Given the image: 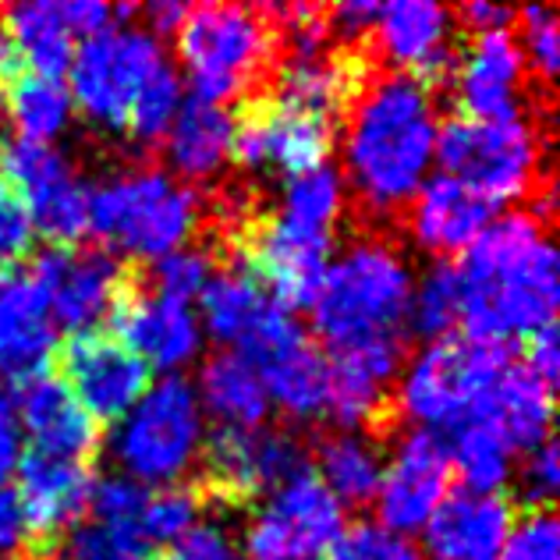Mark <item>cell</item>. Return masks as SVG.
<instances>
[{
    "label": "cell",
    "instance_id": "cell-34",
    "mask_svg": "<svg viewBox=\"0 0 560 560\" xmlns=\"http://www.w3.org/2000/svg\"><path fill=\"white\" fill-rule=\"evenodd\" d=\"M345 213V178L341 171L323 164L308 174H299L284 185V202H280V217L291 224L334 234L337 220Z\"/></svg>",
    "mask_w": 560,
    "mask_h": 560
},
{
    "label": "cell",
    "instance_id": "cell-18",
    "mask_svg": "<svg viewBox=\"0 0 560 560\" xmlns=\"http://www.w3.org/2000/svg\"><path fill=\"white\" fill-rule=\"evenodd\" d=\"M451 447L440 433L408 430L394 447V462L383 468L376 508L380 525L397 536L419 533L451 493Z\"/></svg>",
    "mask_w": 560,
    "mask_h": 560
},
{
    "label": "cell",
    "instance_id": "cell-36",
    "mask_svg": "<svg viewBox=\"0 0 560 560\" xmlns=\"http://www.w3.org/2000/svg\"><path fill=\"white\" fill-rule=\"evenodd\" d=\"M217 253H220L217 245H210V248H188L185 245V248H178V253L156 259L150 270H142V280L150 291L188 305L191 299H199L202 288L210 284V277L220 270Z\"/></svg>",
    "mask_w": 560,
    "mask_h": 560
},
{
    "label": "cell",
    "instance_id": "cell-26",
    "mask_svg": "<svg viewBox=\"0 0 560 560\" xmlns=\"http://www.w3.org/2000/svg\"><path fill=\"white\" fill-rule=\"evenodd\" d=\"M171 178L185 185H210L231 160V114L206 100H182L167 131Z\"/></svg>",
    "mask_w": 560,
    "mask_h": 560
},
{
    "label": "cell",
    "instance_id": "cell-4",
    "mask_svg": "<svg viewBox=\"0 0 560 560\" xmlns=\"http://www.w3.org/2000/svg\"><path fill=\"white\" fill-rule=\"evenodd\" d=\"M178 54L196 100L224 107L273 79L280 47L262 8L199 4L178 28Z\"/></svg>",
    "mask_w": 560,
    "mask_h": 560
},
{
    "label": "cell",
    "instance_id": "cell-5",
    "mask_svg": "<svg viewBox=\"0 0 560 560\" xmlns=\"http://www.w3.org/2000/svg\"><path fill=\"white\" fill-rule=\"evenodd\" d=\"M547 150L550 136L525 114L508 121L454 114L436 128L433 160L447 178L462 182L497 210L504 202L528 199L553 182L550 164H542Z\"/></svg>",
    "mask_w": 560,
    "mask_h": 560
},
{
    "label": "cell",
    "instance_id": "cell-33",
    "mask_svg": "<svg viewBox=\"0 0 560 560\" xmlns=\"http://www.w3.org/2000/svg\"><path fill=\"white\" fill-rule=\"evenodd\" d=\"M458 323H462L458 267L440 259L419 277V284L411 288L408 327L419 337H425V341H440V337H451V330L458 327Z\"/></svg>",
    "mask_w": 560,
    "mask_h": 560
},
{
    "label": "cell",
    "instance_id": "cell-50",
    "mask_svg": "<svg viewBox=\"0 0 560 560\" xmlns=\"http://www.w3.org/2000/svg\"><path fill=\"white\" fill-rule=\"evenodd\" d=\"M22 539H25V525H22L19 500H14V490L0 486V557L19 550Z\"/></svg>",
    "mask_w": 560,
    "mask_h": 560
},
{
    "label": "cell",
    "instance_id": "cell-8",
    "mask_svg": "<svg viewBox=\"0 0 560 560\" xmlns=\"http://www.w3.org/2000/svg\"><path fill=\"white\" fill-rule=\"evenodd\" d=\"M511 362L514 351L508 345H482L468 337L430 341L401 376L394 397L397 416L419 422L416 430H458Z\"/></svg>",
    "mask_w": 560,
    "mask_h": 560
},
{
    "label": "cell",
    "instance_id": "cell-38",
    "mask_svg": "<svg viewBox=\"0 0 560 560\" xmlns=\"http://www.w3.org/2000/svg\"><path fill=\"white\" fill-rule=\"evenodd\" d=\"M202 497L196 490V482H178V486H164V490L150 493L142 511V536L145 542H178L188 528H196L202 518Z\"/></svg>",
    "mask_w": 560,
    "mask_h": 560
},
{
    "label": "cell",
    "instance_id": "cell-42",
    "mask_svg": "<svg viewBox=\"0 0 560 560\" xmlns=\"http://www.w3.org/2000/svg\"><path fill=\"white\" fill-rule=\"evenodd\" d=\"M557 486H560V468H557V444L550 436L539 447L525 451V462L518 468V504H525V511H553Z\"/></svg>",
    "mask_w": 560,
    "mask_h": 560
},
{
    "label": "cell",
    "instance_id": "cell-9",
    "mask_svg": "<svg viewBox=\"0 0 560 560\" xmlns=\"http://www.w3.org/2000/svg\"><path fill=\"white\" fill-rule=\"evenodd\" d=\"M202 476L196 490L206 508L253 511L288 479L308 468V451L294 430H231L202 436Z\"/></svg>",
    "mask_w": 560,
    "mask_h": 560
},
{
    "label": "cell",
    "instance_id": "cell-45",
    "mask_svg": "<svg viewBox=\"0 0 560 560\" xmlns=\"http://www.w3.org/2000/svg\"><path fill=\"white\" fill-rule=\"evenodd\" d=\"M522 365L528 373H536L542 383H557V370H560V341H557V323L542 327L536 334H528L522 341Z\"/></svg>",
    "mask_w": 560,
    "mask_h": 560
},
{
    "label": "cell",
    "instance_id": "cell-22",
    "mask_svg": "<svg viewBox=\"0 0 560 560\" xmlns=\"http://www.w3.org/2000/svg\"><path fill=\"white\" fill-rule=\"evenodd\" d=\"M54 319L39 284L28 267H11L0 273V380L25 383L47 373L54 355Z\"/></svg>",
    "mask_w": 560,
    "mask_h": 560
},
{
    "label": "cell",
    "instance_id": "cell-49",
    "mask_svg": "<svg viewBox=\"0 0 560 560\" xmlns=\"http://www.w3.org/2000/svg\"><path fill=\"white\" fill-rule=\"evenodd\" d=\"M139 14L150 25V36H174L182 28V22L188 19V4H178V0H153V4L139 8Z\"/></svg>",
    "mask_w": 560,
    "mask_h": 560
},
{
    "label": "cell",
    "instance_id": "cell-53",
    "mask_svg": "<svg viewBox=\"0 0 560 560\" xmlns=\"http://www.w3.org/2000/svg\"><path fill=\"white\" fill-rule=\"evenodd\" d=\"M128 560H164V557H156V553H139V557H128Z\"/></svg>",
    "mask_w": 560,
    "mask_h": 560
},
{
    "label": "cell",
    "instance_id": "cell-32",
    "mask_svg": "<svg viewBox=\"0 0 560 560\" xmlns=\"http://www.w3.org/2000/svg\"><path fill=\"white\" fill-rule=\"evenodd\" d=\"M504 436L486 422H465L454 430L451 468H458L465 490L471 493H500L514 476V458Z\"/></svg>",
    "mask_w": 560,
    "mask_h": 560
},
{
    "label": "cell",
    "instance_id": "cell-14",
    "mask_svg": "<svg viewBox=\"0 0 560 560\" xmlns=\"http://www.w3.org/2000/svg\"><path fill=\"white\" fill-rule=\"evenodd\" d=\"M337 128L291 110L273 96H248L231 114V160L245 174H284L299 178L327 164Z\"/></svg>",
    "mask_w": 560,
    "mask_h": 560
},
{
    "label": "cell",
    "instance_id": "cell-41",
    "mask_svg": "<svg viewBox=\"0 0 560 560\" xmlns=\"http://www.w3.org/2000/svg\"><path fill=\"white\" fill-rule=\"evenodd\" d=\"M497 560H560V528L553 511H522Z\"/></svg>",
    "mask_w": 560,
    "mask_h": 560
},
{
    "label": "cell",
    "instance_id": "cell-31",
    "mask_svg": "<svg viewBox=\"0 0 560 560\" xmlns=\"http://www.w3.org/2000/svg\"><path fill=\"white\" fill-rule=\"evenodd\" d=\"M8 121L19 128V139L54 145L71 121V96L61 79L22 71L19 79L8 82Z\"/></svg>",
    "mask_w": 560,
    "mask_h": 560
},
{
    "label": "cell",
    "instance_id": "cell-3",
    "mask_svg": "<svg viewBox=\"0 0 560 560\" xmlns=\"http://www.w3.org/2000/svg\"><path fill=\"white\" fill-rule=\"evenodd\" d=\"M411 270L405 256L383 238H359L334 259L313 302V323L323 355L383 341H405Z\"/></svg>",
    "mask_w": 560,
    "mask_h": 560
},
{
    "label": "cell",
    "instance_id": "cell-13",
    "mask_svg": "<svg viewBox=\"0 0 560 560\" xmlns=\"http://www.w3.org/2000/svg\"><path fill=\"white\" fill-rule=\"evenodd\" d=\"M0 182L25 206L33 231L57 248L79 245L90 234V188L57 145L14 139L0 150Z\"/></svg>",
    "mask_w": 560,
    "mask_h": 560
},
{
    "label": "cell",
    "instance_id": "cell-20",
    "mask_svg": "<svg viewBox=\"0 0 560 560\" xmlns=\"http://www.w3.org/2000/svg\"><path fill=\"white\" fill-rule=\"evenodd\" d=\"M14 411L39 454L90 465L103 447V430L54 373H36L19 383Z\"/></svg>",
    "mask_w": 560,
    "mask_h": 560
},
{
    "label": "cell",
    "instance_id": "cell-39",
    "mask_svg": "<svg viewBox=\"0 0 560 560\" xmlns=\"http://www.w3.org/2000/svg\"><path fill=\"white\" fill-rule=\"evenodd\" d=\"M323 560H422V553L408 536H397L376 522H359L337 536Z\"/></svg>",
    "mask_w": 560,
    "mask_h": 560
},
{
    "label": "cell",
    "instance_id": "cell-52",
    "mask_svg": "<svg viewBox=\"0 0 560 560\" xmlns=\"http://www.w3.org/2000/svg\"><path fill=\"white\" fill-rule=\"evenodd\" d=\"M8 103H4V93H0V150H4V142H8Z\"/></svg>",
    "mask_w": 560,
    "mask_h": 560
},
{
    "label": "cell",
    "instance_id": "cell-25",
    "mask_svg": "<svg viewBox=\"0 0 560 560\" xmlns=\"http://www.w3.org/2000/svg\"><path fill=\"white\" fill-rule=\"evenodd\" d=\"M468 422H486L504 436L511 451H533L550 440L553 422V387L528 373L522 362H511L497 383L482 394Z\"/></svg>",
    "mask_w": 560,
    "mask_h": 560
},
{
    "label": "cell",
    "instance_id": "cell-12",
    "mask_svg": "<svg viewBox=\"0 0 560 560\" xmlns=\"http://www.w3.org/2000/svg\"><path fill=\"white\" fill-rule=\"evenodd\" d=\"M238 351L256 365L267 397L284 416L294 422L327 419L330 362L288 308L273 305Z\"/></svg>",
    "mask_w": 560,
    "mask_h": 560
},
{
    "label": "cell",
    "instance_id": "cell-17",
    "mask_svg": "<svg viewBox=\"0 0 560 560\" xmlns=\"http://www.w3.org/2000/svg\"><path fill=\"white\" fill-rule=\"evenodd\" d=\"M110 334L125 348L136 351L150 365V373L160 370L167 376H178V370H185L202 348V327L196 313L185 302L164 299V294L145 288L142 270L136 267H131L125 288L110 308Z\"/></svg>",
    "mask_w": 560,
    "mask_h": 560
},
{
    "label": "cell",
    "instance_id": "cell-44",
    "mask_svg": "<svg viewBox=\"0 0 560 560\" xmlns=\"http://www.w3.org/2000/svg\"><path fill=\"white\" fill-rule=\"evenodd\" d=\"M164 560H242V542L220 522H199L174 542Z\"/></svg>",
    "mask_w": 560,
    "mask_h": 560
},
{
    "label": "cell",
    "instance_id": "cell-46",
    "mask_svg": "<svg viewBox=\"0 0 560 560\" xmlns=\"http://www.w3.org/2000/svg\"><path fill=\"white\" fill-rule=\"evenodd\" d=\"M61 14L68 22L71 39H82V43L114 28V19H117V11L110 4H100V0H68V4H61Z\"/></svg>",
    "mask_w": 560,
    "mask_h": 560
},
{
    "label": "cell",
    "instance_id": "cell-21",
    "mask_svg": "<svg viewBox=\"0 0 560 560\" xmlns=\"http://www.w3.org/2000/svg\"><path fill=\"white\" fill-rule=\"evenodd\" d=\"M525 61L511 28L479 33L462 50L454 90L465 117L479 121H508L522 117V90H525Z\"/></svg>",
    "mask_w": 560,
    "mask_h": 560
},
{
    "label": "cell",
    "instance_id": "cell-28",
    "mask_svg": "<svg viewBox=\"0 0 560 560\" xmlns=\"http://www.w3.org/2000/svg\"><path fill=\"white\" fill-rule=\"evenodd\" d=\"M202 323L217 345L242 348L277 305L253 277L238 267H220L202 288Z\"/></svg>",
    "mask_w": 560,
    "mask_h": 560
},
{
    "label": "cell",
    "instance_id": "cell-19",
    "mask_svg": "<svg viewBox=\"0 0 560 560\" xmlns=\"http://www.w3.org/2000/svg\"><path fill=\"white\" fill-rule=\"evenodd\" d=\"M14 476H19L14 500H19L25 533L33 539V557H54L68 528H75L90 511L96 479L93 468L25 451L14 465Z\"/></svg>",
    "mask_w": 560,
    "mask_h": 560
},
{
    "label": "cell",
    "instance_id": "cell-54",
    "mask_svg": "<svg viewBox=\"0 0 560 560\" xmlns=\"http://www.w3.org/2000/svg\"><path fill=\"white\" fill-rule=\"evenodd\" d=\"M28 560H54V557H28Z\"/></svg>",
    "mask_w": 560,
    "mask_h": 560
},
{
    "label": "cell",
    "instance_id": "cell-1",
    "mask_svg": "<svg viewBox=\"0 0 560 560\" xmlns=\"http://www.w3.org/2000/svg\"><path fill=\"white\" fill-rule=\"evenodd\" d=\"M458 267L468 341L508 345L550 327L557 313V248L550 224L528 210L490 220Z\"/></svg>",
    "mask_w": 560,
    "mask_h": 560
},
{
    "label": "cell",
    "instance_id": "cell-7",
    "mask_svg": "<svg viewBox=\"0 0 560 560\" xmlns=\"http://www.w3.org/2000/svg\"><path fill=\"white\" fill-rule=\"evenodd\" d=\"M202 408L185 376H164L114 425L110 454L139 486H178L202 451Z\"/></svg>",
    "mask_w": 560,
    "mask_h": 560
},
{
    "label": "cell",
    "instance_id": "cell-27",
    "mask_svg": "<svg viewBox=\"0 0 560 560\" xmlns=\"http://www.w3.org/2000/svg\"><path fill=\"white\" fill-rule=\"evenodd\" d=\"M199 408L217 419V425L231 430H262L270 416V397L256 365L242 351H217L199 370Z\"/></svg>",
    "mask_w": 560,
    "mask_h": 560
},
{
    "label": "cell",
    "instance_id": "cell-16",
    "mask_svg": "<svg viewBox=\"0 0 560 560\" xmlns=\"http://www.w3.org/2000/svg\"><path fill=\"white\" fill-rule=\"evenodd\" d=\"M28 273H33L43 299H47L50 319L61 323L71 334H79L96 330V323L110 316L131 267H125L107 248L50 245L33 259Z\"/></svg>",
    "mask_w": 560,
    "mask_h": 560
},
{
    "label": "cell",
    "instance_id": "cell-37",
    "mask_svg": "<svg viewBox=\"0 0 560 560\" xmlns=\"http://www.w3.org/2000/svg\"><path fill=\"white\" fill-rule=\"evenodd\" d=\"M514 22H518V50L525 71L533 75L542 90H550V82L560 71V19L557 11L547 4H533L514 11Z\"/></svg>",
    "mask_w": 560,
    "mask_h": 560
},
{
    "label": "cell",
    "instance_id": "cell-6",
    "mask_svg": "<svg viewBox=\"0 0 560 560\" xmlns=\"http://www.w3.org/2000/svg\"><path fill=\"white\" fill-rule=\"evenodd\" d=\"M196 228V196L164 171L117 174L90 188V234L131 259L156 262L178 253Z\"/></svg>",
    "mask_w": 560,
    "mask_h": 560
},
{
    "label": "cell",
    "instance_id": "cell-40",
    "mask_svg": "<svg viewBox=\"0 0 560 560\" xmlns=\"http://www.w3.org/2000/svg\"><path fill=\"white\" fill-rule=\"evenodd\" d=\"M150 490L139 486L128 476H107V479H93V493H90V518L107 522V525H121V528H139L142 533V511ZM145 539V536H142Z\"/></svg>",
    "mask_w": 560,
    "mask_h": 560
},
{
    "label": "cell",
    "instance_id": "cell-11",
    "mask_svg": "<svg viewBox=\"0 0 560 560\" xmlns=\"http://www.w3.org/2000/svg\"><path fill=\"white\" fill-rule=\"evenodd\" d=\"M345 533V508L313 468L267 497L245 525L242 560H319Z\"/></svg>",
    "mask_w": 560,
    "mask_h": 560
},
{
    "label": "cell",
    "instance_id": "cell-30",
    "mask_svg": "<svg viewBox=\"0 0 560 560\" xmlns=\"http://www.w3.org/2000/svg\"><path fill=\"white\" fill-rule=\"evenodd\" d=\"M4 19L14 36V47L22 54L25 71L61 79L71 65V57H75V39L68 33L61 4H50V0L14 4V8H4Z\"/></svg>",
    "mask_w": 560,
    "mask_h": 560
},
{
    "label": "cell",
    "instance_id": "cell-15",
    "mask_svg": "<svg viewBox=\"0 0 560 560\" xmlns=\"http://www.w3.org/2000/svg\"><path fill=\"white\" fill-rule=\"evenodd\" d=\"M54 376L90 411L93 422L117 425L150 390V365L107 330L68 334L54 348Z\"/></svg>",
    "mask_w": 560,
    "mask_h": 560
},
{
    "label": "cell",
    "instance_id": "cell-10",
    "mask_svg": "<svg viewBox=\"0 0 560 560\" xmlns=\"http://www.w3.org/2000/svg\"><path fill=\"white\" fill-rule=\"evenodd\" d=\"M164 65L160 39L142 28L114 25L107 33L85 39L68 65L71 103L100 128L125 131L128 110L136 103L145 79Z\"/></svg>",
    "mask_w": 560,
    "mask_h": 560
},
{
    "label": "cell",
    "instance_id": "cell-23",
    "mask_svg": "<svg viewBox=\"0 0 560 560\" xmlns=\"http://www.w3.org/2000/svg\"><path fill=\"white\" fill-rule=\"evenodd\" d=\"M518 511L504 493L454 490L425 522V547L436 560H497Z\"/></svg>",
    "mask_w": 560,
    "mask_h": 560
},
{
    "label": "cell",
    "instance_id": "cell-51",
    "mask_svg": "<svg viewBox=\"0 0 560 560\" xmlns=\"http://www.w3.org/2000/svg\"><path fill=\"white\" fill-rule=\"evenodd\" d=\"M25 71L22 65V54L14 47V36L8 28V19H4V8H0V82H14Z\"/></svg>",
    "mask_w": 560,
    "mask_h": 560
},
{
    "label": "cell",
    "instance_id": "cell-47",
    "mask_svg": "<svg viewBox=\"0 0 560 560\" xmlns=\"http://www.w3.org/2000/svg\"><path fill=\"white\" fill-rule=\"evenodd\" d=\"M22 458V436H19V419H14V397L8 383L0 380V486L14 471Z\"/></svg>",
    "mask_w": 560,
    "mask_h": 560
},
{
    "label": "cell",
    "instance_id": "cell-29",
    "mask_svg": "<svg viewBox=\"0 0 560 560\" xmlns=\"http://www.w3.org/2000/svg\"><path fill=\"white\" fill-rule=\"evenodd\" d=\"M319 482L334 493L337 504L365 508L373 504L383 479L380 444L373 436L359 433H334L316 444Z\"/></svg>",
    "mask_w": 560,
    "mask_h": 560
},
{
    "label": "cell",
    "instance_id": "cell-43",
    "mask_svg": "<svg viewBox=\"0 0 560 560\" xmlns=\"http://www.w3.org/2000/svg\"><path fill=\"white\" fill-rule=\"evenodd\" d=\"M33 220H28L19 196L0 182V273L22 267V256L33 248Z\"/></svg>",
    "mask_w": 560,
    "mask_h": 560
},
{
    "label": "cell",
    "instance_id": "cell-2",
    "mask_svg": "<svg viewBox=\"0 0 560 560\" xmlns=\"http://www.w3.org/2000/svg\"><path fill=\"white\" fill-rule=\"evenodd\" d=\"M345 174L359 210L394 217L425 185L436 156V96L401 71H380L345 114Z\"/></svg>",
    "mask_w": 560,
    "mask_h": 560
},
{
    "label": "cell",
    "instance_id": "cell-35",
    "mask_svg": "<svg viewBox=\"0 0 560 560\" xmlns=\"http://www.w3.org/2000/svg\"><path fill=\"white\" fill-rule=\"evenodd\" d=\"M178 107H182V79H178V71L164 61L145 79L136 103H131L125 136L139 145H156L160 139H167Z\"/></svg>",
    "mask_w": 560,
    "mask_h": 560
},
{
    "label": "cell",
    "instance_id": "cell-24",
    "mask_svg": "<svg viewBox=\"0 0 560 560\" xmlns=\"http://www.w3.org/2000/svg\"><path fill=\"white\" fill-rule=\"evenodd\" d=\"M405 210L416 242L440 259L465 253L493 220V206L447 174L425 182Z\"/></svg>",
    "mask_w": 560,
    "mask_h": 560
},
{
    "label": "cell",
    "instance_id": "cell-48",
    "mask_svg": "<svg viewBox=\"0 0 560 560\" xmlns=\"http://www.w3.org/2000/svg\"><path fill=\"white\" fill-rule=\"evenodd\" d=\"M454 19H462V25L468 28V33L479 36V33H497V28H511L514 25V11L476 0V4H465V8L454 11Z\"/></svg>",
    "mask_w": 560,
    "mask_h": 560
}]
</instances>
